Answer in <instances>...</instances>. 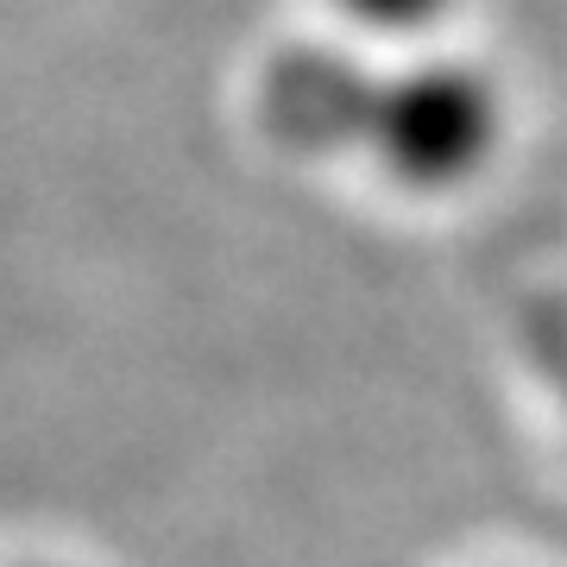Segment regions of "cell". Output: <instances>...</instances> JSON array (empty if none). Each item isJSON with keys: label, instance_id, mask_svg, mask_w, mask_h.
<instances>
[{"label": "cell", "instance_id": "cell-3", "mask_svg": "<svg viewBox=\"0 0 567 567\" xmlns=\"http://www.w3.org/2000/svg\"><path fill=\"white\" fill-rule=\"evenodd\" d=\"M536 353H543L548 385H555V398H561V410H567V309L536 328Z\"/></svg>", "mask_w": 567, "mask_h": 567}, {"label": "cell", "instance_id": "cell-2", "mask_svg": "<svg viewBox=\"0 0 567 567\" xmlns=\"http://www.w3.org/2000/svg\"><path fill=\"white\" fill-rule=\"evenodd\" d=\"M347 13H360L365 25H385V32H416V25L442 20L454 0H341Z\"/></svg>", "mask_w": 567, "mask_h": 567}, {"label": "cell", "instance_id": "cell-1", "mask_svg": "<svg viewBox=\"0 0 567 567\" xmlns=\"http://www.w3.org/2000/svg\"><path fill=\"white\" fill-rule=\"evenodd\" d=\"M259 121L284 152L360 158L410 189H454L486 171L505 133V102L466 63H360L297 44L259 76Z\"/></svg>", "mask_w": 567, "mask_h": 567}]
</instances>
